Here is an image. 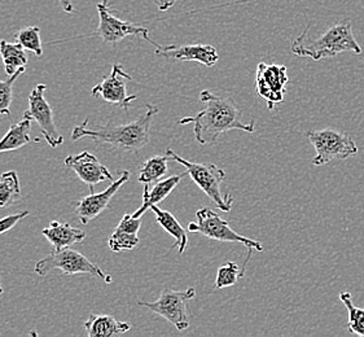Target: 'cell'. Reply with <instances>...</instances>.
<instances>
[{
  "label": "cell",
  "instance_id": "6da1fadb",
  "mask_svg": "<svg viewBox=\"0 0 364 337\" xmlns=\"http://www.w3.org/2000/svg\"><path fill=\"white\" fill-rule=\"evenodd\" d=\"M200 100L206 104L196 116L179 119L181 125L193 124V134L201 146L217 143L219 135L231 130L255 132V121L242 122V112L230 97L213 94L209 90L200 92Z\"/></svg>",
  "mask_w": 364,
  "mask_h": 337
},
{
  "label": "cell",
  "instance_id": "7a4b0ae2",
  "mask_svg": "<svg viewBox=\"0 0 364 337\" xmlns=\"http://www.w3.org/2000/svg\"><path fill=\"white\" fill-rule=\"evenodd\" d=\"M146 110L141 116L122 125L108 122L107 125L88 129L90 121L86 119L82 125L74 127L72 140L78 141L83 138H90L96 143L110 144L127 152H138L149 143L151 125L159 113V108L156 105L146 104Z\"/></svg>",
  "mask_w": 364,
  "mask_h": 337
},
{
  "label": "cell",
  "instance_id": "3957f363",
  "mask_svg": "<svg viewBox=\"0 0 364 337\" xmlns=\"http://www.w3.org/2000/svg\"><path fill=\"white\" fill-rule=\"evenodd\" d=\"M309 31L310 26H307L299 38L291 41V52L299 58L321 61L336 58L343 52L351 51L357 55L362 53V48L354 37L350 23L335 25L318 39H310Z\"/></svg>",
  "mask_w": 364,
  "mask_h": 337
},
{
  "label": "cell",
  "instance_id": "277c9868",
  "mask_svg": "<svg viewBox=\"0 0 364 337\" xmlns=\"http://www.w3.org/2000/svg\"><path fill=\"white\" fill-rule=\"evenodd\" d=\"M166 154L171 161H176L187 168L191 179L198 186V188L204 192L208 198L214 203V205L222 212L228 213L232 209L233 198L227 193L222 195L220 186L226 179L225 168H220L215 164H200L192 162L175 154L171 148H168Z\"/></svg>",
  "mask_w": 364,
  "mask_h": 337
},
{
  "label": "cell",
  "instance_id": "5b68a950",
  "mask_svg": "<svg viewBox=\"0 0 364 337\" xmlns=\"http://www.w3.org/2000/svg\"><path fill=\"white\" fill-rule=\"evenodd\" d=\"M306 137L316 152L313 159L314 166H323L335 160H346L359 152L355 141L348 132L323 129L307 132Z\"/></svg>",
  "mask_w": 364,
  "mask_h": 337
},
{
  "label": "cell",
  "instance_id": "8992f818",
  "mask_svg": "<svg viewBox=\"0 0 364 337\" xmlns=\"http://www.w3.org/2000/svg\"><path fill=\"white\" fill-rule=\"evenodd\" d=\"M55 269L61 270L65 275L87 274L95 278L102 279L105 283L113 282L109 274L102 272V269L97 264L91 262L87 257L70 248L53 250L50 256L44 257L41 261H38L37 264L34 266V272L39 277H46Z\"/></svg>",
  "mask_w": 364,
  "mask_h": 337
},
{
  "label": "cell",
  "instance_id": "52a82bcc",
  "mask_svg": "<svg viewBox=\"0 0 364 337\" xmlns=\"http://www.w3.org/2000/svg\"><path fill=\"white\" fill-rule=\"evenodd\" d=\"M196 222H191L188 231L192 234H201L222 242H237L248 250L263 252V244L258 240H253L237 234L230 228L228 222L223 220L218 213L214 212L211 208H201L196 212Z\"/></svg>",
  "mask_w": 364,
  "mask_h": 337
},
{
  "label": "cell",
  "instance_id": "ba28073f",
  "mask_svg": "<svg viewBox=\"0 0 364 337\" xmlns=\"http://www.w3.org/2000/svg\"><path fill=\"white\" fill-rule=\"evenodd\" d=\"M196 296V289L191 287L186 291H174L165 288L160 294V299L154 302L138 301L139 306L149 309L156 314L165 318L178 331L187 330L190 327V316L187 304Z\"/></svg>",
  "mask_w": 364,
  "mask_h": 337
},
{
  "label": "cell",
  "instance_id": "9c48e42d",
  "mask_svg": "<svg viewBox=\"0 0 364 337\" xmlns=\"http://www.w3.org/2000/svg\"><path fill=\"white\" fill-rule=\"evenodd\" d=\"M99 14V26L96 30V36L100 37L102 42L107 44L119 43L124 38L140 37L146 39L148 43L159 47L154 39L149 38V30L132 22L124 21L112 14L109 7V0H102L96 6Z\"/></svg>",
  "mask_w": 364,
  "mask_h": 337
},
{
  "label": "cell",
  "instance_id": "30bf717a",
  "mask_svg": "<svg viewBox=\"0 0 364 337\" xmlns=\"http://www.w3.org/2000/svg\"><path fill=\"white\" fill-rule=\"evenodd\" d=\"M46 88V85H38L37 87L31 91L29 96V108L23 112V118L36 121L41 127L44 140L48 143V146L58 148L64 143V137L58 132V126L55 124L52 107L44 97Z\"/></svg>",
  "mask_w": 364,
  "mask_h": 337
},
{
  "label": "cell",
  "instance_id": "8fae6325",
  "mask_svg": "<svg viewBox=\"0 0 364 337\" xmlns=\"http://www.w3.org/2000/svg\"><path fill=\"white\" fill-rule=\"evenodd\" d=\"M289 82L287 68L275 64L261 63L257 66V92L267 103L269 110L284 100L285 86Z\"/></svg>",
  "mask_w": 364,
  "mask_h": 337
},
{
  "label": "cell",
  "instance_id": "7c38bea8",
  "mask_svg": "<svg viewBox=\"0 0 364 337\" xmlns=\"http://www.w3.org/2000/svg\"><path fill=\"white\" fill-rule=\"evenodd\" d=\"M130 179V171L124 170L121 171V176L113 181L107 190L102 191L100 193H94L91 192L88 196H83L80 200L72 201V205L75 209L77 217L80 220V223L88 225L96 217H99L102 213L107 210L109 206L112 198H114L117 191L119 190L126 182Z\"/></svg>",
  "mask_w": 364,
  "mask_h": 337
},
{
  "label": "cell",
  "instance_id": "4fadbf2b",
  "mask_svg": "<svg viewBox=\"0 0 364 337\" xmlns=\"http://www.w3.org/2000/svg\"><path fill=\"white\" fill-rule=\"evenodd\" d=\"M132 81V75L126 73L121 64L112 66V72L99 85L92 88V96H102L107 103L116 104L119 108L126 109L132 102L138 99L136 95H129L126 82Z\"/></svg>",
  "mask_w": 364,
  "mask_h": 337
},
{
  "label": "cell",
  "instance_id": "5bb4252c",
  "mask_svg": "<svg viewBox=\"0 0 364 337\" xmlns=\"http://www.w3.org/2000/svg\"><path fill=\"white\" fill-rule=\"evenodd\" d=\"M64 164L66 168L73 170L83 183L87 184L91 192H94L96 184H100L107 181L109 182L114 181L108 168L104 166L96 156L90 154L87 151H83L80 154L68 156Z\"/></svg>",
  "mask_w": 364,
  "mask_h": 337
},
{
  "label": "cell",
  "instance_id": "9a60e30c",
  "mask_svg": "<svg viewBox=\"0 0 364 337\" xmlns=\"http://www.w3.org/2000/svg\"><path fill=\"white\" fill-rule=\"evenodd\" d=\"M156 55L178 61H196L206 68H213L218 63L219 53L210 44H190V46H159Z\"/></svg>",
  "mask_w": 364,
  "mask_h": 337
},
{
  "label": "cell",
  "instance_id": "2e32d148",
  "mask_svg": "<svg viewBox=\"0 0 364 337\" xmlns=\"http://www.w3.org/2000/svg\"><path fill=\"white\" fill-rule=\"evenodd\" d=\"M140 228V218H135L132 214H124L113 234L110 235L108 240L110 250L114 253H121L124 250H135L140 242L138 236Z\"/></svg>",
  "mask_w": 364,
  "mask_h": 337
},
{
  "label": "cell",
  "instance_id": "e0dca14e",
  "mask_svg": "<svg viewBox=\"0 0 364 337\" xmlns=\"http://www.w3.org/2000/svg\"><path fill=\"white\" fill-rule=\"evenodd\" d=\"M188 176V173H183L179 176H171L168 178H162L159 182H156L152 188H149V184H144V192H143V204L139 208L136 212L132 215L135 218H141L144 213L151 209L154 205H159L168 195L176 188V186L181 183L184 176Z\"/></svg>",
  "mask_w": 364,
  "mask_h": 337
},
{
  "label": "cell",
  "instance_id": "ac0fdd59",
  "mask_svg": "<svg viewBox=\"0 0 364 337\" xmlns=\"http://www.w3.org/2000/svg\"><path fill=\"white\" fill-rule=\"evenodd\" d=\"M42 235L50 242L53 250L70 248L74 244L86 239L85 231L73 228L69 223H60L58 220H52L50 228L42 230Z\"/></svg>",
  "mask_w": 364,
  "mask_h": 337
},
{
  "label": "cell",
  "instance_id": "d6986e66",
  "mask_svg": "<svg viewBox=\"0 0 364 337\" xmlns=\"http://www.w3.org/2000/svg\"><path fill=\"white\" fill-rule=\"evenodd\" d=\"M85 331L90 337H110L124 335L129 332L132 326L129 323L119 322L114 316L91 314L83 323Z\"/></svg>",
  "mask_w": 364,
  "mask_h": 337
},
{
  "label": "cell",
  "instance_id": "ffe728a7",
  "mask_svg": "<svg viewBox=\"0 0 364 337\" xmlns=\"http://www.w3.org/2000/svg\"><path fill=\"white\" fill-rule=\"evenodd\" d=\"M151 210L154 213L156 220L159 222L161 228H164L168 235H171L175 239L174 245L170 248V250L178 248L179 255H183L187 250V244H188L187 231L183 228L182 225L179 223V220H176L174 215L168 210L161 209L159 205L152 206Z\"/></svg>",
  "mask_w": 364,
  "mask_h": 337
},
{
  "label": "cell",
  "instance_id": "44dd1931",
  "mask_svg": "<svg viewBox=\"0 0 364 337\" xmlns=\"http://www.w3.org/2000/svg\"><path fill=\"white\" fill-rule=\"evenodd\" d=\"M30 127L31 121L28 118H23L20 122L11 126L7 134L0 139V154L20 149L31 143Z\"/></svg>",
  "mask_w": 364,
  "mask_h": 337
},
{
  "label": "cell",
  "instance_id": "7402d4cb",
  "mask_svg": "<svg viewBox=\"0 0 364 337\" xmlns=\"http://www.w3.org/2000/svg\"><path fill=\"white\" fill-rule=\"evenodd\" d=\"M0 58L3 60V65L7 75L15 74L23 66L28 65L26 50L21 44L9 43L7 41H0Z\"/></svg>",
  "mask_w": 364,
  "mask_h": 337
},
{
  "label": "cell",
  "instance_id": "603a6c76",
  "mask_svg": "<svg viewBox=\"0 0 364 337\" xmlns=\"http://www.w3.org/2000/svg\"><path fill=\"white\" fill-rule=\"evenodd\" d=\"M168 161H171V160L168 154L154 156V157L148 159L139 170V183L151 184L161 181L168 173Z\"/></svg>",
  "mask_w": 364,
  "mask_h": 337
},
{
  "label": "cell",
  "instance_id": "cb8c5ba5",
  "mask_svg": "<svg viewBox=\"0 0 364 337\" xmlns=\"http://www.w3.org/2000/svg\"><path fill=\"white\" fill-rule=\"evenodd\" d=\"M21 187L17 173L11 170L0 174V208H7L20 198Z\"/></svg>",
  "mask_w": 364,
  "mask_h": 337
},
{
  "label": "cell",
  "instance_id": "d4e9b609",
  "mask_svg": "<svg viewBox=\"0 0 364 337\" xmlns=\"http://www.w3.org/2000/svg\"><path fill=\"white\" fill-rule=\"evenodd\" d=\"M340 300L343 301L345 308L348 309V313H349V321L346 324V328L353 335L364 337V309L355 306L350 292H341Z\"/></svg>",
  "mask_w": 364,
  "mask_h": 337
},
{
  "label": "cell",
  "instance_id": "484cf974",
  "mask_svg": "<svg viewBox=\"0 0 364 337\" xmlns=\"http://www.w3.org/2000/svg\"><path fill=\"white\" fill-rule=\"evenodd\" d=\"M16 42L21 44L26 51L33 52L37 58L43 56V47L41 41V29L38 26H29L20 30L16 34Z\"/></svg>",
  "mask_w": 364,
  "mask_h": 337
},
{
  "label": "cell",
  "instance_id": "4316f807",
  "mask_svg": "<svg viewBox=\"0 0 364 337\" xmlns=\"http://www.w3.org/2000/svg\"><path fill=\"white\" fill-rule=\"evenodd\" d=\"M245 270L247 269H240L239 264H235L232 261H228L226 264H222L217 272L215 289L235 286L237 283V280L244 277Z\"/></svg>",
  "mask_w": 364,
  "mask_h": 337
},
{
  "label": "cell",
  "instance_id": "83f0119b",
  "mask_svg": "<svg viewBox=\"0 0 364 337\" xmlns=\"http://www.w3.org/2000/svg\"><path fill=\"white\" fill-rule=\"evenodd\" d=\"M26 68L23 66L15 74L8 75V80L0 81V116H9L11 114V104L14 97V85L17 78L25 73Z\"/></svg>",
  "mask_w": 364,
  "mask_h": 337
},
{
  "label": "cell",
  "instance_id": "f1b7e54d",
  "mask_svg": "<svg viewBox=\"0 0 364 337\" xmlns=\"http://www.w3.org/2000/svg\"><path fill=\"white\" fill-rule=\"evenodd\" d=\"M29 214L30 213L28 210H23V212L11 214V215L1 218L0 220V235L6 234L8 231H11L20 220L26 218Z\"/></svg>",
  "mask_w": 364,
  "mask_h": 337
},
{
  "label": "cell",
  "instance_id": "f546056e",
  "mask_svg": "<svg viewBox=\"0 0 364 337\" xmlns=\"http://www.w3.org/2000/svg\"><path fill=\"white\" fill-rule=\"evenodd\" d=\"M154 1H156V4H157V7H159L161 12H165V11H168L170 8L174 7L176 1H179V0H154Z\"/></svg>",
  "mask_w": 364,
  "mask_h": 337
},
{
  "label": "cell",
  "instance_id": "4dcf8cb0",
  "mask_svg": "<svg viewBox=\"0 0 364 337\" xmlns=\"http://www.w3.org/2000/svg\"><path fill=\"white\" fill-rule=\"evenodd\" d=\"M58 1L65 14H68V15L74 14V6L72 0H58Z\"/></svg>",
  "mask_w": 364,
  "mask_h": 337
},
{
  "label": "cell",
  "instance_id": "1f68e13d",
  "mask_svg": "<svg viewBox=\"0 0 364 337\" xmlns=\"http://www.w3.org/2000/svg\"><path fill=\"white\" fill-rule=\"evenodd\" d=\"M3 292L4 291H3V286H1V282H0V294H3Z\"/></svg>",
  "mask_w": 364,
  "mask_h": 337
}]
</instances>
